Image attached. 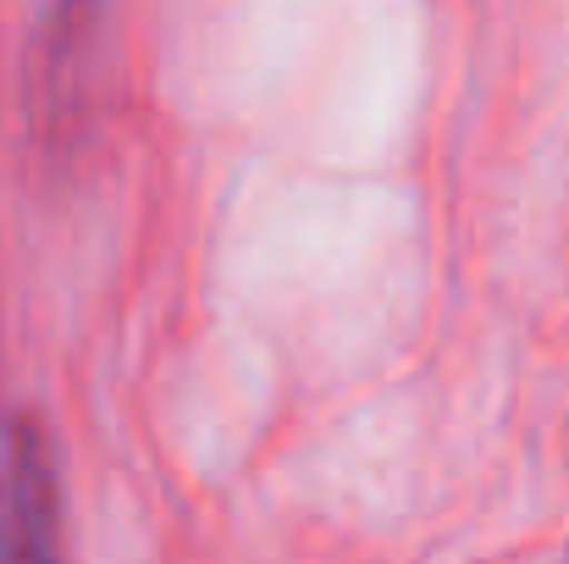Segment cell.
I'll return each instance as SVG.
<instances>
[{
    "mask_svg": "<svg viewBox=\"0 0 569 564\" xmlns=\"http://www.w3.org/2000/svg\"><path fill=\"white\" fill-rule=\"evenodd\" d=\"M6 465H11V420L0 415V526H6Z\"/></svg>",
    "mask_w": 569,
    "mask_h": 564,
    "instance_id": "2",
    "label": "cell"
},
{
    "mask_svg": "<svg viewBox=\"0 0 569 564\" xmlns=\"http://www.w3.org/2000/svg\"><path fill=\"white\" fill-rule=\"evenodd\" d=\"M0 564H67L61 560V498H56L50 448H44V437L28 415L11 420Z\"/></svg>",
    "mask_w": 569,
    "mask_h": 564,
    "instance_id": "1",
    "label": "cell"
}]
</instances>
